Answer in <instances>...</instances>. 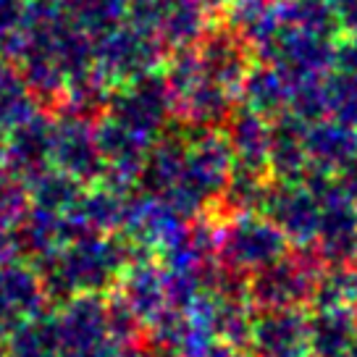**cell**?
<instances>
[{
    "label": "cell",
    "mask_w": 357,
    "mask_h": 357,
    "mask_svg": "<svg viewBox=\"0 0 357 357\" xmlns=\"http://www.w3.org/2000/svg\"><path fill=\"white\" fill-rule=\"evenodd\" d=\"M24 13H26V0H0V50L8 58L22 37Z\"/></svg>",
    "instance_id": "obj_1"
}]
</instances>
